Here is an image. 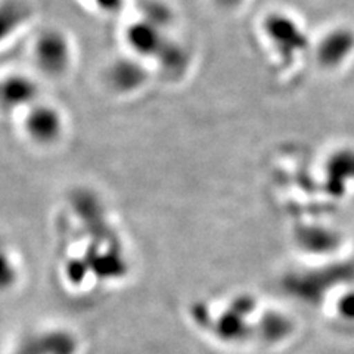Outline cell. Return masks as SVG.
<instances>
[{
	"label": "cell",
	"instance_id": "4fadbf2b",
	"mask_svg": "<svg viewBox=\"0 0 354 354\" xmlns=\"http://www.w3.org/2000/svg\"><path fill=\"white\" fill-rule=\"evenodd\" d=\"M339 313L342 317L354 320V292L347 294L339 303Z\"/></svg>",
	"mask_w": 354,
	"mask_h": 354
},
{
	"label": "cell",
	"instance_id": "7a4b0ae2",
	"mask_svg": "<svg viewBox=\"0 0 354 354\" xmlns=\"http://www.w3.org/2000/svg\"><path fill=\"white\" fill-rule=\"evenodd\" d=\"M261 32L270 49L278 53L285 64L297 61L308 49L304 28L292 15L283 10H270L261 21Z\"/></svg>",
	"mask_w": 354,
	"mask_h": 354
},
{
	"label": "cell",
	"instance_id": "277c9868",
	"mask_svg": "<svg viewBox=\"0 0 354 354\" xmlns=\"http://www.w3.org/2000/svg\"><path fill=\"white\" fill-rule=\"evenodd\" d=\"M170 37V31L140 17L129 22L124 30V41L130 55H135L143 61H153L157 58V55Z\"/></svg>",
	"mask_w": 354,
	"mask_h": 354
},
{
	"label": "cell",
	"instance_id": "6da1fadb",
	"mask_svg": "<svg viewBox=\"0 0 354 354\" xmlns=\"http://www.w3.org/2000/svg\"><path fill=\"white\" fill-rule=\"evenodd\" d=\"M31 57L39 73L59 79L71 70L74 46L65 31L49 27L41 30L31 46Z\"/></svg>",
	"mask_w": 354,
	"mask_h": 354
},
{
	"label": "cell",
	"instance_id": "5bb4252c",
	"mask_svg": "<svg viewBox=\"0 0 354 354\" xmlns=\"http://www.w3.org/2000/svg\"><path fill=\"white\" fill-rule=\"evenodd\" d=\"M212 2L225 12H235L239 8L245 5L247 0H212Z\"/></svg>",
	"mask_w": 354,
	"mask_h": 354
},
{
	"label": "cell",
	"instance_id": "ba28073f",
	"mask_svg": "<svg viewBox=\"0 0 354 354\" xmlns=\"http://www.w3.org/2000/svg\"><path fill=\"white\" fill-rule=\"evenodd\" d=\"M153 62L158 65V68L164 74L176 79V77H180L189 70L191 53L186 44L170 37Z\"/></svg>",
	"mask_w": 354,
	"mask_h": 354
},
{
	"label": "cell",
	"instance_id": "9c48e42d",
	"mask_svg": "<svg viewBox=\"0 0 354 354\" xmlns=\"http://www.w3.org/2000/svg\"><path fill=\"white\" fill-rule=\"evenodd\" d=\"M326 176L332 189L342 192L354 180V149L344 148L332 152L326 161Z\"/></svg>",
	"mask_w": 354,
	"mask_h": 354
},
{
	"label": "cell",
	"instance_id": "3957f363",
	"mask_svg": "<svg viewBox=\"0 0 354 354\" xmlns=\"http://www.w3.org/2000/svg\"><path fill=\"white\" fill-rule=\"evenodd\" d=\"M64 130L65 117L57 105L39 101L22 115V131L37 145L46 147L57 143Z\"/></svg>",
	"mask_w": 354,
	"mask_h": 354
},
{
	"label": "cell",
	"instance_id": "5b68a950",
	"mask_svg": "<svg viewBox=\"0 0 354 354\" xmlns=\"http://www.w3.org/2000/svg\"><path fill=\"white\" fill-rule=\"evenodd\" d=\"M316 62L324 70H337L354 53V31L348 27H334L317 40L313 48Z\"/></svg>",
	"mask_w": 354,
	"mask_h": 354
},
{
	"label": "cell",
	"instance_id": "7c38bea8",
	"mask_svg": "<svg viewBox=\"0 0 354 354\" xmlns=\"http://www.w3.org/2000/svg\"><path fill=\"white\" fill-rule=\"evenodd\" d=\"M102 14H117L124 6L126 0H87Z\"/></svg>",
	"mask_w": 354,
	"mask_h": 354
},
{
	"label": "cell",
	"instance_id": "52a82bcc",
	"mask_svg": "<svg viewBox=\"0 0 354 354\" xmlns=\"http://www.w3.org/2000/svg\"><path fill=\"white\" fill-rule=\"evenodd\" d=\"M3 106L14 113H26L40 101V87L36 80L22 73L9 74L2 83Z\"/></svg>",
	"mask_w": 354,
	"mask_h": 354
},
{
	"label": "cell",
	"instance_id": "8992f818",
	"mask_svg": "<svg viewBox=\"0 0 354 354\" xmlns=\"http://www.w3.org/2000/svg\"><path fill=\"white\" fill-rule=\"evenodd\" d=\"M147 61L135 55L117 58L106 70V83L118 95H133L142 91L148 83Z\"/></svg>",
	"mask_w": 354,
	"mask_h": 354
},
{
	"label": "cell",
	"instance_id": "8fae6325",
	"mask_svg": "<svg viewBox=\"0 0 354 354\" xmlns=\"http://www.w3.org/2000/svg\"><path fill=\"white\" fill-rule=\"evenodd\" d=\"M27 15L28 14H27L26 5L17 2V0L5 3L3 10H2V17H10V21L3 22V35L8 28H10V31H12V35H14V32L27 21Z\"/></svg>",
	"mask_w": 354,
	"mask_h": 354
},
{
	"label": "cell",
	"instance_id": "30bf717a",
	"mask_svg": "<svg viewBox=\"0 0 354 354\" xmlns=\"http://www.w3.org/2000/svg\"><path fill=\"white\" fill-rule=\"evenodd\" d=\"M139 17L167 31L171 30L176 21L174 10L165 0H142Z\"/></svg>",
	"mask_w": 354,
	"mask_h": 354
}]
</instances>
